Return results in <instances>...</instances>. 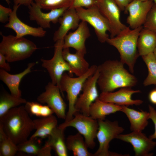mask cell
Returning a JSON list of instances; mask_svg holds the SVG:
<instances>
[{"mask_svg": "<svg viewBox=\"0 0 156 156\" xmlns=\"http://www.w3.org/2000/svg\"><path fill=\"white\" fill-rule=\"evenodd\" d=\"M124 64L120 60H109L99 66L97 84L101 92H112L118 88L136 85L137 79L124 68Z\"/></svg>", "mask_w": 156, "mask_h": 156, "instance_id": "cell-1", "label": "cell"}, {"mask_svg": "<svg viewBox=\"0 0 156 156\" xmlns=\"http://www.w3.org/2000/svg\"><path fill=\"white\" fill-rule=\"evenodd\" d=\"M0 127L17 145L27 140L35 129L33 120L23 105L12 108L0 117Z\"/></svg>", "mask_w": 156, "mask_h": 156, "instance_id": "cell-2", "label": "cell"}, {"mask_svg": "<svg viewBox=\"0 0 156 156\" xmlns=\"http://www.w3.org/2000/svg\"><path fill=\"white\" fill-rule=\"evenodd\" d=\"M142 26L133 29L129 27L112 38H108L106 42L116 48L120 55V61L127 64L132 74L137 60L139 56L137 49V42Z\"/></svg>", "mask_w": 156, "mask_h": 156, "instance_id": "cell-3", "label": "cell"}, {"mask_svg": "<svg viewBox=\"0 0 156 156\" xmlns=\"http://www.w3.org/2000/svg\"><path fill=\"white\" fill-rule=\"evenodd\" d=\"M98 66L93 65L84 74L77 77H72L69 74L64 72L61 78L60 83V89L63 95V92L67 93L68 103V107L64 122L71 120L74 115L77 111L75 108L76 101L81 91L83 83L89 77L96 72Z\"/></svg>", "mask_w": 156, "mask_h": 156, "instance_id": "cell-4", "label": "cell"}, {"mask_svg": "<svg viewBox=\"0 0 156 156\" xmlns=\"http://www.w3.org/2000/svg\"><path fill=\"white\" fill-rule=\"evenodd\" d=\"M2 39L0 43V53L4 55L7 61L13 62L29 57L38 49L32 41L24 37L18 38L1 33Z\"/></svg>", "mask_w": 156, "mask_h": 156, "instance_id": "cell-5", "label": "cell"}, {"mask_svg": "<svg viewBox=\"0 0 156 156\" xmlns=\"http://www.w3.org/2000/svg\"><path fill=\"white\" fill-rule=\"evenodd\" d=\"M99 127L96 138L99 146L93 156H128L129 154H123L110 151L109 143L113 139L123 132L124 129L119 126L117 120H98Z\"/></svg>", "mask_w": 156, "mask_h": 156, "instance_id": "cell-6", "label": "cell"}, {"mask_svg": "<svg viewBox=\"0 0 156 156\" xmlns=\"http://www.w3.org/2000/svg\"><path fill=\"white\" fill-rule=\"evenodd\" d=\"M58 126L64 129L70 127L75 128L83 137L89 148L93 149L95 147L96 143L94 140L96 138L99 127L98 120L77 111L71 120L64 122Z\"/></svg>", "mask_w": 156, "mask_h": 156, "instance_id": "cell-7", "label": "cell"}, {"mask_svg": "<svg viewBox=\"0 0 156 156\" xmlns=\"http://www.w3.org/2000/svg\"><path fill=\"white\" fill-rule=\"evenodd\" d=\"M64 44V39L57 41L54 44L53 57L49 60L41 59L42 66L47 71L51 82L58 86L60 89V80L64 72H68L70 76L73 74L68 64L63 57Z\"/></svg>", "mask_w": 156, "mask_h": 156, "instance_id": "cell-8", "label": "cell"}, {"mask_svg": "<svg viewBox=\"0 0 156 156\" xmlns=\"http://www.w3.org/2000/svg\"><path fill=\"white\" fill-rule=\"evenodd\" d=\"M75 9L80 20L88 23L93 27L98 40L102 43L106 42L109 38L107 32L110 33V27L97 6L88 8H79Z\"/></svg>", "mask_w": 156, "mask_h": 156, "instance_id": "cell-9", "label": "cell"}, {"mask_svg": "<svg viewBox=\"0 0 156 156\" xmlns=\"http://www.w3.org/2000/svg\"><path fill=\"white\" fill-rule=\"evenodd\" d=\"M99 74V68L98 66L95 73L84 82L82 93L79 95L75 104V108L77 111L87 116H90V105L99 96L96 87Z\"/></svg>", "mask_w": 156, "mask_h": 156, "instance_id": "cell-10", "label": "cell"}, {"mask_svg": "<svg viewBox=\"0 0 156 156\" xmlns=\"http://www.w3.org/2000/svg\"><path fill=\"white\" fill-rule=\"evenodd\" d=\"M59 87L51 82L48 83L45 91L37 98V100L42 104H47L58 118L65 119L66 105L60 93Z\"/></svg>", "mask_w": 156, "mask_h": 156, "instance_id": "cell-11", "label": "cell"}, {"mask_svg": "<svg viewBox=\"0 0 156 156\" xmlns=\"http://www.w3.org/2000/svg\"><path fill=\"white\" fill-rule=\"evenodd\" d=\"M116 139L130 144L135 156H152L153 153L151 151L156 146V142L142 131H132L127 134H121Z\"/></svg>", "mask_w": 156, "mask_h": 156, "instance_id": "cell-12", "label": "cell"}, {"mask_svg": "<svg viewBox=\"0 0 156 156\" xmlns=\"http://www.w3.org/2000/svg\"><path fill=\"white\" fill-rule=\"evenodd\" d=\"M97 6L109 24L111 38L127 27L120 21L121 10L114 0H98Z\"/></svg>", "mask_w": 156, "mask_h": 156, "instance_id": "cell-13", "label": "cell"}, {"mask_svg": "<svg viewBox=\"0 0 156 156\" xmlns=\"http://www.w3.org/2000/svg\"><path fill=\"white\" fill-rule=\"evenodd\" d=\"M154 3L152 0H133L126 7L125 13H129L127 23L132 29L142 26Z\"/></svg>", "mask_w": 156, "mask_h": 156, "instance_id": "cell-14", "label": "cell"}, {"mask_svg": "<svg viewBox=\"0 0 156 156\" xmlns=\"http://www.w3.org/2000/svg\"><path fill=\"white\" fill-rule=\"evenodd\" d=\"M139 90H134L131 87L121 88L115 92H101L99 98L104 102L122 106L140 105L143 101L140 99L133 100L132 96L134 94L140 93Z\"/></svg>", "mask_w": 156, "mask_h": 156, "instance_id": "cell-15", "label": "cell"}, {"mask_svg": "<svg viewBox=\"0 0 156 156\" xmlns=\"http://www.w3.org/2000/svg\"><path fill=\"white\" fill-rule=\"evenodd\" d=\"M28 7L30 20L36 21L38 25L43 29L50 28L51 22L54 24L58 22L59 18L68 8L64 7L54 9L49 12L44 13L42 12L39 5L34 1Z\"/></svg>", "mask_w": 156, "mask_h": 156, "instance_id": "cell-16", "label": "cell"}, {"mask_svg": "<svg viewBox=\"0 0 156 156\" xmlns=\"http://www.w3.org/2000/svg\"><path fill=\"white\" fill-rule=\"evenodd\" d=\"M21 5H14L12 12L10 14L8 22L4 27L10 28L16 33V38H18L26 35H29L33 36L42 37L44 36L46 31L40 27H34L29 26L22 21L17 15V10Z\"/></svg>", "mask_w": 156, "mask_h": 156, "instance_id": "cell-17", "label": "cell"}, {"mask_svg": "<svg viewBox=\"0 0 156 156\" xmlns=\"http://www.w3.org/2000/svg\"><path fill=\"white\" fill-rule=\"evenodd\" d=\"M87 23L81 21L77 28L73 32H70L64 37L63 49L71 47L76 51L86 53L85 41L90 36Z\"/></svg>", "mask_w": 156, "mask_h": 156, "instance_id": "cell-18", "label": "cell"}, {"mask_svg": "<svg viewBox=\"0 0 156 156\" xmlns=\"http://www.w3.org/2000/svg\"><path fill=\"white\" fill-rule=\"evenodd\" d=\"M80 20L75 9L69 8L67 9L58 19L60 25L54 33V41L64 39L70 30L76 29L79 25Z\"/></svg>", "mask_w": 156, "mask_h": 156, "instance_id": "cell-19", "label": "cell"}, {"mask_svg": "<svg viewBox=\"0 0 156 156\" xmlns=\"http://www.w3.org/2000/svg\"><path fill=\"white\" fill-rule=\"evenodd\" d=\"M35 64L34 62L30 63L23 71L14 75L0 68V79L7 86L11 94L16 97L21 96L22 92L19 88L20 82L25 75L31 72V69Z\"/></svg>", "mask_w": 156, "mask_h": 156, "instance_id": "cell-20", "label": "cell"}, {"mask_svg": "<svg viewBox=\"0 0 156 156\" xmlns=\"http://www.w3.org/2000/svg\"><path fill=\"white\" fill-rule=\"evenodd\" d=\"M69 48L63 49L62 55L64 60L68 63L73 74L77 77L86 73L90 67L88 63L85 59V53L76 51L75 53L70 52Z\"/></svg>", "mask_w": 156, "mask_h": 156, "instance_id": "cell-21", "label": "cell"}, {"mask_svg": "<svg viewBox=\"0 0 156 156\" xmlns=\"http://www.w3.org/2000/svg\"><path fill=\"white\" fill-rule=\"evenodd\" d=\"M121 111L128 118L132 131H142L148 124L149 113L146 111L136 110L126 106H122Z\"/></svg>", "mask_w": 156, "mask_h": 156, "instance_id": "cell-22", "label": "cell"}, {"mask_svg": "<svg viewBox=\"0 0 156 156\" xmlns=\"http://www.w3.org/2000/svg\"><path fill=\"white\" fill-rule=\"evenodd\" d=\"M121 109L122 106L104 102L98 98L90 105L89 115L96 120H104L106 116L121 111Z\"/></svg>", "mask_w": 156, "mask_h": 156, "instance_id": "cell-23", "label": "cell"}, {"mask_svg": "<svg viewBox=\"0 0 156 156\" xmlns=\"http://www.w3.org/2000/svg\"><path fill=\"white\" fill-rule=\"evenodd\" d=\"M36 131L30 138L42 139L47 138L53 129L57 126L56 117L52 115L33 120Z\"/></svg>", "mask_w": 156, "mask_h": 156, "instance_id": "cell-24", "label": "cell"}, {"mask_svg": "<svg viewBox=\"0 0 156 156\" xmlns=\"http://www.w3.org/2000/svg\"><path fill=\"white\" fill-rule=\"evenodd\" d=\"M65 129L56 127L48 136L45 143L50 146L58 156L68 155L64 134Z\"/></svg>", "mask_w": 156, "mask_h": 156, "instance_id": "cell-25", "label": "cell"}, {"mask_svg": "<svg viewBox=\"0 0 156 156\" xmlns=\"http://www.w3.org/2000/svg\"><path fill=\"white\" fill-rule=\"evenodd\" d=\"M156 46V33L143 27L139 33L137 42L139 56L153 53Z\"/></svg>", "mask_w": 156, "mask_h": 156, "instance_id": "cell-26", "label": "cell"}, {"mask_svg": "<svg viewBox=\"0 0 156 156\" xmlns=\"http://www.w3.org/2000/svg\"><path fill=\"white\" fill-rule=\"evenodd\" d=\"M66 142L67 149L72 151L74 156H93L88 151L83 137L79 132L68 136Z\"/></svg>", "mask_w": 156, "mask_h": 156, "instance_id": "cell-27", "label": "cell"}, {"mask_svg": "<svg viewBox=\"0 0 156 156\" xmlns=\"http://www.w3.org/2000/svg\"><path fill=\"white\" fill-rule=\"evenodd\" d=\"M27 102L21 97L15 96L6 92L1 93L0 96V117L10 109L25 104Z\"/></svg>", "mask_w": 156, "mask_h": 156, "instance_id": "cell-28", "label": "cell"}, {"mask_svg": "<svg viewBox=\"0 0 156 156\" xmlns=\"http://www.w3.org/2000/svg\"><path fill=\"white\" fill-rule=\"evenodd\" d=\"M142 57L148 71V75L143 82V85L146 86L153 84L156 87V59L153 53L142 56Z\"/></svg>", "mask_w": 156, "mask_h": 156, "instance_id": "cell-29", "label": "cell"}, {"mask_svg": "<svg viewBox=\"0 0 156 156\" xmlns=\"http://www.w3.org/2000/svg\"><path fill=\"white\" fill-rule=\"evenodd\" d=\"M18 151L17 145L5 133L0 127V155L14 156Z\"/></svg>", "mask_w": 156, "mask_h": 156, "instance_id": "cell-30", "label": "cell"}, {"mask_svg": "<svg viewBox=\"0 0 156 156\" xmlns=\"http://www.w3.org/2000/svg\"><path fill=\"white\" fill-rule=\"evenodd\" d=\"M25 109L29 114L39 117L48 116L54 112L47 105H43L36 102L27 101L25 104Z\"/></svg>", "mask_w": 156, "mask_h": 156, "instance_id": "cell-31", "label": "cell"}, {"mask_svg": "<svg viewBox=\"0 0 156 156\" xmlns=\"http://www.w3.org/2000/svg\"><path fill=\"white\" fill-rule=\"evenodd\" d=\"M38 138H30L17 145L18 151L38 156L42 146Z\"/></svg>", "mask_w": 156, "mask_h": 156, "instance_id": "cell-32", "label": "cell"}, {"mask_svg": "<svg viewBox=\"0 0 156 156\" xmlns=\"http://www.w3.org/2000/svg\"><path fill=\"white\" fill-rule=\"evenodd\" d=\"M42 9L51 10L62 8H69L73 0H34Z\"/></svg>", "mask_w": 156, "mask_h": 156, "instance_id": "cell-33", "label": "cell"}, {"mask_svg": "<svg viewBox=\"0 0 156 156\" xmlns=\"http://www.w3.org/2000/svg\"><path fill=\"white\" fill-rule=\"evenodd\" d=\"M143 27L156 33V4L154 3L147 16Z\"/></svg>", "mask_w": 156, "mask_h": 156, "instance_id": "cell-34", "label": "cell"}, {"mask_svg": "<svg viewBox=\"0 0 156 156\" xmlns=\"http://www.w3.org/2000/svg\"><path fill=\"white\" fill-rule=\"evenodd\" d=\"M98 0H73L69 8L76 9L79 8H89L97 6Z\"/></svg>", "mask_w": 156, "mask_h": 156, "instance_id": "cell-35", "label": "cell"}, {"mask_svg": "<svg viewBox=\"0 0 156 156\" xmlns=\"http://www.w3.org/2000/svg\"><path fill=\"white\" fill-rule=\"evenodd\" d=\"M12 9L5 7L0 4V22L5 23L8 21L10 14L12 12Z\"/></svg>", "mask_w": 156, "mask_h": 156, "instance_id": "cell-36", "label": "cell"}, {"mask_svg": "<svg viewBox=\"0 0 156 156\" xmlns=\"http://www.w3.org/2000/svg\"><path fill=\"white\" fill-rule=\"evenodd\" d=\"M149 112V119H151L153 122L155 128L154 133L148 137L150 139H156V110L151 105H148Z\"/></svg>", "mask_w": 156, "mask_h": 156, "instance_id": "cell-37", "label": "cell"}, {"mask_svg": "<svg viewBox=\"0 0 156 156\" xmlns=\"http://www.w3.org/2000/svg\"><path fill=\"white\" fill-rule=\"evenodd\" d=\"M7 61L5 56L0 53V68L7 72L11 70V67Z\"/></svg>", "mask_w": 156, "mask_h": 156, "instance_id": "cell-38", "label": "cell"}, {"mask_svg": "<svg viewBox=\"0 0 156 156\" xmlns=\"http://www.w3.org/2000/svg\"><path fill=\"white\" fill-rule=\"evenodd\" d=\"M51 150L50 146L45 144L41 149L38 156H51Z\"/></svg>", "mask_w": 156, "mask_h": 156, "instance_id": "cell-39", "label": "cell"}, {"mask_svg": "<svg viewBox=\"0 0 156 156\" xmlns=\"http://www.w3.org/2000/svg\"><path fill=\"white\" fill-rule=\"evenodd\" d=\"M121 10L125 11L127 6L133 0H114Z\"/></svg>", "mask_w": 156, "mask_h": 156, "instance_id": "cell-40", "label": "cell"}, {"mask_svg": "<svg viewBox=\"0 0 156 156\" xmlns=\"http://www.w3.org/2000/svg\"><path fill=\"white\" fill-rule=\"evenodd\" d=\"M148 98L152 104L156 105V88L151 90L149 93Z\"/></svg>", "mask_w": 156, "mask_h": 156, "instance_id": "cell-41", "label": "cell"}, {"mask_svg": "<svg viewBox=\"0 0 156 156\" xmlns=\"http://www.w3.org/2000/svg\"><path fill=\"white\" fill-rule=\"evenodd\" d=\"M14 5H23L28 6L30 5L34 0H13Z\"/></svg>", "mask_w": 156, "mask_h": 156, "instance_id": "cell-42", "label": "cell"}, {"mask_svg": "<svg viewBox=\"0 0 156 156\" xmlns=\"http://www.w3.org/2000/svg\"><path fill=\"white\" fill-rule=\"evenodd\" d=\"M153 53L155 58L156 59V46L153 52Z\"/></svg>", "mask_w": 156, "mask_h": 156, "instance_id": "cell-43", "label": "cell"}, {"mask_svg": "<svg viewBox=\"0 0 156 156\" xmlns=\"http://www.w3.org/2000/svg\"><path fill=\"white\" fill-rule=\"evenodd\" d=\"M5 1L7 2V3L9 5L10 3V0H5Z\"/></svg>", "mask_w": 156, "mask_h": 156, "instance_id": "cell-44", "label": "cell"}, {"mask_svg": "<svg viewBox=\"0 0 156 156\" xmlns=\"http://www.w3.org/2000/svg\"><path fill=\"white\" fill-rule=\"evenodd\" d=\"M152 0L153 1L154 3L156 4V0Z\"/></svg>", "mask_w": 156, "mask_h": 156, "instance_id": "cell-45", "label": "cell"}, {"mask_svg": "<svg viewBox=\"0 0 156 156\" xmlns=\"http://www.w3.org/2000/svg\"><path fill=\"white\" fill-rule=\"evenodd\" d=\"M140 0L142 1H147L148 0Z\"/></svg>", "mask_w": 156, "mask_h": 156, "instance_id": "cell-46", "label": "cell"}]
</instances>
